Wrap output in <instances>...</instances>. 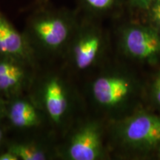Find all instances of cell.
<instances>
[{
  "mask_svg": "<svg viewBox=\"0 0 160 160\" xmlns=\"http://www.w3.org/2000/svg\"><path fill=\"white\" fill-rule=\"evenodd\" d=\"M0 160H19L17 156L9 149L5 148L0 152Z\"/></svg>",
  "mask_w": 160,
  "mask_h": 160,
  "instance_id": "cell-16",
  "label": "cell"
},
{
  "mask_svg": "<svg viewBox=\"0 0 160 160\" xmlns=\"http://www.w3.org/2000/svg\"><path fill=\"white\" fill-rule=\"evenodd\" d=\"M54 137L51 135H25L20 139L8 140L5 148L19 160H51L57 159Z\"/></svg>",
  "mask_w": 160,
  "mask_h": 160,
  "instance_id": "cell-11",
  "label": "cell"
},
{
  "mask_svg": "<svg viewBox=\"0 0 160 160\" xmlns=\"http://www.w3.org/2000/svg\"><path fill=\"white\" fill-rule=\"evenodd\" d=\"M134 81L121 71L105 72L91 80L86 92L95 107L108 113L125 109L134 94Z\"/></svg>",
  "mask_w": 160,
  "mask_h": 160,
  "instance_id": "cell-5",
  "label": "cell"
},
{
  "mask_svg": "<svg viewBox=\"0 0 160 160\" xmlns=\"http://www.w3.org/2000/svg\"><path fill=\"white\" fill-rule=\"evenodd\" d=\"M65 68L40 66L28 93L43 112L51 134L60 139L73 123L82 115V97Z\"/></svg>",
  "mask_w": 160,
  "mask_h": 160,
  "instance_id": "cell-1",
  "label": "cell"
},
{
  "mask_svg": "<svg viewBox=\"0 0 160 160\" xmlns=\"http://www.w3.org/2000/svg\"><path fill=\"white\" fill-rule=\"evenodd\" d=\"M79 11L40 5L26 21L25 34L36 57L45 60L62 59L79 25Z\"/></svg>",
  "mask_w": 160,
  "mask_h": 160,
  "instance_id": "cell-2",
  "label": "cell"
},
{
  "mask_svg": "<svg viewBox=\"0 0 160 160\" xmlns=\"http://www.w3.org/2000/svg\"><path fill=\"white\" fill-rule=\"evenodd\" d=\"M118 0H78L79 11L86 17L110 11L116 5Z\"/></svg>",
  "mask_w": 160,
  "mask_h": 160,
  "instance_id": "cell-12",
  "label": "cell"
},
{
  "mask_svg": "<svg viewBox=\"0 0 160 160\" xmlns=\"http://www.w3.org/2000/svg\"><path fill=\"white\" fill-rule=\"evenodd\" d=\"M7 99L0 96V121H4L5 115Z\"/></svg>",
  "mask_w": 160,
  "mask_h": 160,
  "instance_id": "cell-18",
  "label": "cell"
},
{
  "mask_svg": "<svg viewBox=\"0 0 160 160\" xmlns=\"http://www.w3.org/2000/svg\"><path fill=\"white\" fill-rule=\"evenodd\" d=\"M114 139L127 149L152 148L160 145V117L137 113L115 122Z\"/></svg>",
  "mask_w": 160,
  "mask_h": 160,
  "instance_id": "cell-6",
  "label": "cell"
},
{
  "mask_svg": "<svg viewBox=\"0 0 160 160\" xmlns=\"http://www.w3.org/2000/svg\"><path fill=\"white\" fill-rule=\"evenodd\" d=\"M153 0H131V3L134 6L141 8H146L150 7L152 2Z\"/></svg>",
  "mask_w": 160,
  "mask_h": 160,
  "instance_id": "cell-17",
  "label": "cell"
},
{
  "mask_svg": "<svg viewBox=\"0 0 160 160\" xmlns=\"http://www.w3.org/2000/svg\"><path fill=\"white\" fill-rule=\"evenodd\" d=\"M103 136V127L99 121L80 116L56 145L57 159H103L105 157Z\"/></svg>",
  "mask_w": 160,
  "mask_h": 160,
  "instance_id": "cell-3",
  "label": "cell"
},
{
  "mask_svg": "<svg viewBox=\"0 0 160 160\" xmlns=\"http://www.w3.org/2000/svg\"><path fill=\"white\" fill-rule=\"evenodd\" d=\"M3 121H0V152L5 148L8 139L6 137V128L2 124Z\"/></svg>",
  "mask_w": 160,
  "mask_h": 160,
  "instance_id": "cell-15",
  "label": "cell"
},
{
  "mask_svg": "<svg viewBox=\"0 0 160 160\" xmlns=\"http://www.w3.org/2000/svg\"><path fill=\"white\" fill-rule=\"evenodd\" d=\"M4 121L25 135H42L43 131L51 134L45 116L28 93L7 99Z\"/></svg>",
  "mask_w": 160,
  "mask_h": 160,
  "instance_id": "cell-7",
  "label": "cell"
},
{
  "mask_svg": "<svg viewBox=\"0 0 160 160\" xmlns=\"http://www.w3.org/2000/svg\"><path fill=\"white\" fill-rule=\"evenodd\" d=\"M0 56L25 62L37 69L40 62L32 51L23 32L12 24L0 8Z\"/></svg>",
  "mask_w": 160,
  "mask_h": 160,
  "instance_id": "cell-10",
  "label": "cell"
},
{
  "mask_svg": "<svg viewBox=\"0 0 160 160\" xmlns=\"http://www.w3.org/2000/svg\"><path fill=\"white\" fill-rule=\"evenodd\" d=\"M152 14L155 22L160 29V0H157L153 5L152 8Z\"/></svg>",
  "mask_w": 160,
  "mask_h": 160,
  "instance_id": "cell-14",
  "label": "cell"
},
{
  "mask_svg": "<svg viewBox=\"0 0 160 160\" xmlns=\"http://www.w3.org/2000/svg\"><path fill=\"white\" fill-rule=\"evenodd\" d=\"M105 45L102 32L92 22L91 17L82 16L62 58L63 67L72 76L87 73L99 62Z\"/></svg>",
  "mask_w": 160,
  "mask_h": 160,
  "instance_id": "cell-4",
  "label": "cell"
},
{
  "mask_svg": "<svg viewBox=\"0 0 160 160\" xmlns=\"http://www.w3.org/2000/svg\"><path fill=\"white\" fill-rule=\"evenodd\" d=\"M37 2L39 6L47 5L48 3V0H37Z\"/></svg>",
  "mask_w": 160,
  "mask_h": 160,
  "instance_id": "cell-19",
  "label": "cell"
},
{
  "mask_svg": "<svg viewBox=\"0 0 160 160\" xmlns=\"http://www.w3.org/2000/svg\"><path fill=\"white\" fill-rule=\"evenodd\" d=\"M36 71L25 62L0 56V96L8 99L28 93Z\"/></svg>",
  "mask_w": 160,
  "mask_h": 160,
  "instance_id": "cell-8",
  "label": "cell"
},
{
  "mask_svg": "<svg viewBox=\"0 0 160 160\" xmlns=\"http://www.w3.org/2000/svg\"><path fill=\"white\" fill-rule=\"evenodd\" d=\"M153 95L156 102L160 106V71L158 72L153 82Z\"/></svg>",
  "mask_w": 160,
  "mask_h": 160,
  "instance_id": "cell-13",
  "label": "cell"
},
{
  "mask_svg": "<svg viewBox=\"0 0 160 160\" xmlns=\"http://www.w3.org/2000/svg\"><path fill=\"white\" fill-rule=\"evenodd\" d=\"M120 46L123 53L132 59H154L160 54V36L153 29L128 25L121 31Z\"/></svg>",
  "mask_w": 160,
  "mask_h": 160,
  "instance_id": "cell-9",
  "label": "cell"
}]
</instances>
